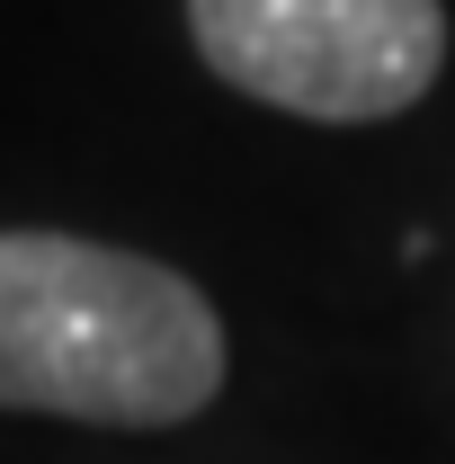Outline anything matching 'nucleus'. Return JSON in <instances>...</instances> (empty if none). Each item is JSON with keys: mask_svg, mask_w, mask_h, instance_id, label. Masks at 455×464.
I'll return each instance as SVG.
<instances>
[{"mask_svg": "<svg viewBox=\"0 0 455 464\" xmlns=\"http://www.w3.org/2000/svg\"><path fill=\"white\" fill-rule=\"evenodd\" d=\"M224 393V322L179 268L81 232H0V411L170 429Z\"/></svg>", "mask_w": 455, "mask_h": 464, "instance_id": "f257e3e1", "label": "nucleus"}, {"mask_svg": "<svg viewBox=\"0 0 455 464\" xmlns=\"http://www.w3.org/2000/svg\"><path fill=\"white\" fill-rule=\"evenodd\" d=\"M188 36L241 99L313 125H375L447 72L438 0H188Z\"/></svg>", "mask_w": 455, "mask_h": 464, "instance_id": "f03ea898", "label": "nucleus"}]
</instances>
